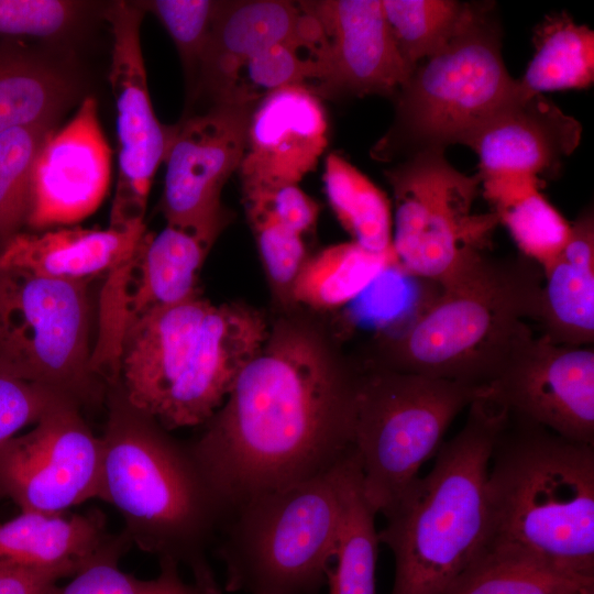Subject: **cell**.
Instances as JSON below:
<instances>
[{"label":"cell","instance_id":"15","mask_svg":"<svg viewBox=\"0 0 594 594\" xmlns=\"http://www.w3.org/2000/svg\"><path fill=\"white\" fill-rule=\"evenodd\" d=\"M212 305L197 296L132 319L119 333L123 395L165 430L178 428L196 344Z\"/></svg>","mask_w":594,"mask_h":594},{"label":"cell","instance_id":"41","mask_svg":"<svg viewBox=\"0 0 594 594\" xmlns=\"http://www.w3.org/2000/svg\"><path fill=\"white\" fill-rule=\"evenodd\" d=\"M59 579L52 572L0 563V594H47Z\"/></svg>","mask_w":594,"mask_h":594},{"label":"cell","instance_id":"30","mask_svg":"<svg viewBox=\"0 0 594 594\" xmlns=\"http://www.w3.org/2000/svg\"><path fill=\"white\" fill-rule=\"evenodd\" d=\"M395 263L393 253H372L353 241L329 245L307 257L290 297L314 309H334L363 293Z\"/></svg>","mask_w":594,"mask_h":594},{"label":"cell","instance_id":"40","mask_svg":"<svg viewBox=\"0 0 594 594\" xmlns=\"http://www.w3.org/2000/svg\"><path fill=\"white\" fill-rule=\"evenodd\" d=\"M245 211L264 213L302 237L319 216V205L298 185H285L243 193Z\"/></svg>","mask_w":594,"mask_h":594},{"label":"cell","instance_id":"14","mask_svg":"<svg viewBox=\"0 0 594 594\" xmlns=\"http://www.w3.org/2000/svg\"><path fill=\"white\" fill-rule=\"evenodd\" d=\"M483 396L509 414L594 446V350L531 332L507 355Z\"/></svg>","mask_w":594,"mask_h":594},{"label":"cell","instance_id":"10","mask_svg":"<svg viewBox=\"0 0 594 594\" xmlns=\"http://www.w3.org/2000/svg\"><path fill=\"white\" fill-rule=\"evenodd\" d=\"M394 198L392 251L409 275L441 285L486 253L494 212L474 213L481 176L454 168L444 152H422L385 169Z\"/></svg>","mask_w":594,"mask_h":594},{"label":"cell","instance_id":"19","mask_svg":"<svg viewBox=\"0 0 594 594\" xmlns=\"http://www.w3.org/2000/svg\"><path fill=\"white\" fill-rule=\"evenodd\" d=\"M519 86V85H518ZM582 125L541 94L520 87L468 140L481 179L529 176L544 183L579 146Z\"/></svg>","mask_w":594,"mask_h":594},{"label":"cell","instance_id":"26","mask_svg":"<svg viewBox=\"0 0 594 594\" xmlns=\"http://www.w3.org/2000/svg\"><path fill=\"white\" fill-rule=\"evenodd\" d=\"M543 186V182L529 176L481 182L498 224L507 229L519 254L541 271L558 256L571 234V222L541 194Z\"/></svg>","mask_w":594,"mask_h":594},{"label":"cell","instance_id":"9","mask_svg":"<svg viewBox=\"0 0 594 594\" xmlns=\"http://www.w3.org/2000/svg\"><path fill=\"white\" fill-rule=\"evenodd\" d=\"M88 282L0 266V372L48 387L78 406L100 387L90 360Z\"/></svg>","mask_w":594,"mask_h":594},{"label":"cell","instance_id":"25","mask_svg":"<svg viewBox=\"0 0 594 594\" xmlns=\"http://www.w3.org/2000/svg\"><path fill=\"white\" fill-rule=\"evenodd\" d=\"M77 95L74 75L53 59L0 42V133L54 123Z\"/></svg>","mask_w":594,"mask_h":594},{"label":"cell","instance_id":"27","mask_svg":"<svg viewBox=\"0 0 594 594\" xmlns=\"http://www.w3.org/2000/svg\"><path fill=\"white\" fill-rule=\"evenodd\" d=\"M341 519L331 565L328 594H377L378 531L376 513L366 501L361 468L352 450L340 463Z\"/></svg>","mask_w":594,"mask_h":594},{"label":"cell","instance_id":"6","mask_svg":"<svg viewBox=\"0 0 594 594\" xmlns=\"http://www.w3.org/2000/svg\"><path fill=\"white\" fill-rule=\"evenodd\" d=\"M341 461L232 509L217 550L228 593L319 594L341 519Z\"/></svg>","mask_w":594,"mask_h":594},{"label":"cell","instance_id":"38","mask_svg":"<svg viewBox=\"0 0 594 594\" xmlns=\"http://www.w3.org/2000/svg\"><path fill=\"white\" fill-rule=\"evenodd\" d=\"M246 215L272 285L290 296L295 277L307 258L302 237L264 213L246 210Z\"/></svg>","mask_w":594,"mask_h":594},{"label":"cell","instance_id":"2","mask_svg":"<svg viewBox=\"0 0 594 594\" xmlns=\"http://www.w3.org/2000/svg\"><path fill=\"white\" fill-rule=\"evenodd\" d=\"M481 551L594 581V446L508 413L490 459Z\"/></svg>","mask_w":594,"mask_h":594},{"label":"cell","instance_id":"23","mask_svg":"<svg viewBox=\"0 0 594 594\" xmlns=\"http://www.w3.org/2000/svg\"><path fill=\"white\" fill-rule=\"evenodd\" d=\"M536 320L541 336L565 345L594 341V216L587 208L571 223L558 256L542 270Z\"/></svg>","mask_w":594,"mask_h":594},{"label":"cell","instance_id":"43","mask_svg":"<svg viewBox=\"0 0 594 594\" xmlns=\"http://www.w3.org/2000/svg\"><path fill=\"white\" fill-rule=\"evenodd\" d=\"M581 594H594V585L586 587Z\"/></svg>","mask_w":594,"mask_h":594},{"label":"cell","instance_id":"31","mask_svg":"<svg viewBox=\"0 0 594 594\" xmlns=\"http://www.w3.org/2000/svg\"><path fill=\"white\" fill-rule=\"evenodd\" d=\"M322 179L328 202L351 241L372 253H393V211L386 194L337 153L326 157Z\"/></svg>","mask_w":594,"mask_h":594},{"label":"cell","instance_id":"37","mask_svg":"<svg viewBox=\"0 0 594 594\" xmlns=\"http://www.w3.org/2000/svg\"><path fill=\"white\" fill-rule=\"evenodd\" d=\"M119 560L96 562L80 571L64 586L56 584L47 594H176L184 582L178 565L160 562L161 573L153 580H141L119 569Z\"/></svg>","mask_w":594,"mask_h":594},{"label":"cell","instance_id":"36","mask_svg":"<svg viewBox=\"0 0 594 594\" xmlns=\"http://www.w3.org/2000/svg\"><path fill=\"white\" fill-rule=\"evenodd\" d=\"M90 4L73 0H0V35L59 38L84 20Z\"/></svg>","mask_w":594,"mask_h":594},{"label":"cell","instance_id":"12","mask_svg":"<svg viewBox=\"0 0 594 594\" xmlns=\"http://www.w3.org/2000/svg\"><path fill=\"white\" fill-rule=\"evenodd\" d=\"M112 35L109 80L116 105L118 180L110 227L144 223L154 175L164 162L172 127L152 107L140 29L144 11L136 1H114L102 12Z\"/></svg>","mask_w":594,"mask_h":594},{"label":"cell","instance_id":"34","mask_svg":"<svg viewBox=\"0 0 594 594\" xmlns=\"http://www.w3.org/2000/svg\"><path fill=\"white\" fill-rule=\"evenodd\" d=\"M54 123L10 129L0 133V242L19 233L26 222L33 168Z\"/></svg>","mask_w":594,"mask_h":594},{"label":"cell","instance_id":"4","mask_svg":"<svg viewBox=\"0 0 594 594\" xmlns=\"http://www.w3.org/2000/svg\"><path fill=\"white\" fill-rule=\"evenodd\" d=\"M507 417L505 407L476 398L431 471L382 514L386 525L378 540L395 565L391 594H443L480 552L491 453Z\"/></svg>","mask_w":594,"mask_h":594},{"label":"cell","instance_id":"7","mask_svg":"<svg viewBox=\"0 0 594 594\" xmlns=\"http://www.w3.org/2000/svg\"><path fill=\"white\" fill-rule=\"evenodd\" d=\"M502 55L493 6L479 4L470 21L439 52L415 66L395 96V117L371 156L399 162L465 145L471 135L516 96Z\"/></svg>","mask_w":594,"mask_h":594},{"label":"cell","instance_id":"17","mask_svg":"<svg viewBox=\"0 0 594 594\" xmlns=\"http://www.w3.org/2000/svg\"><path fill=\"white\" fill-rule=\"evenodd\" d=\"M299 3L318 20L328 43L326 75L315 95L395 98L413 69L398 52L382 0Z\"/></svg>","mask_w":594,"mask_h":594},{"label":"cell","instance_id":"28","mask_svg":"<svg viewBox=\"0 0 594 594\" xmlns=\"http://www.w3.org/2000/svg\"><path fill=\"white\" fill-rule=\"evenodd\" d=\"M304 10L309 14V21L302 32L249 59L239 69L221 102L256 105L268 94L292 86L315 91L326 75L328 43L318 20Z\"/></svg>","mask_w":594,"mask_h":594},{"label":"cell","instance_id":"20","mask_svg":"<svg viewBox=\"0 0 594 594\" xmlns=\"http://www.w3.org/2000/svg\"><path fill=\"white\" fill-rule=\"evenodd\" d=\"M129 544L124 532L108 534L99 512L70 516L22 512L0 524V563L47 571L62 579L99 561L119 560Z\"/></svg>","mask_w":594,"mask_h":594},{"label":"cell","instance_id":"5","mask_svg":"<svg viewBox=\"0 0 594 594\" xmlns=\"http://www.w3.org/2000/svg\"><path fill=\"white\" fill-rule=\"evenodd\" d=\"M543 280L522 255L482 254L440 285V295L397 338L378 367L484 386L532 331Z\"/></svg>","mask_w":594,"mask_h":594},{"label":"cell","instance_id":"21","mask_svg":"<svg viewBox=\"0 0 594 594\" xmlns=\"http://www.w3.org/2000/svg\"><path fill=\"white\" fill-rule=\"evenodd\" d=\"M309 20L299 2L221 1L200 63L194 96L227 97L239 69L262 51L298 36Z\"/></svg>","mask_w":594,"mask_h":594},{"label":"cell","instance_id":"11","mask_svg":"<svg viewBox=\"0 0 594 594\" xmlns=\"http://www.w3.org/2000/svg\"><path fill=\"white\" fill-rule=\"evenodd\" d=\"M102 441L65 398L23 436L0 444V495L22 512L59 514L100 498Z\"/></svg>","mask_w":594,"mask_h":594},{"label":"cell","instance_id":"13","mask_svg":"<svg viewBox=\"0 0 594 594\" xmlns=\"http://www.w3.org/2000/svg\"><path fill=\"white\" fill-rule=\"evenodd\" d=\"M255 105L220 102L172 127L162 209L167 224L216 240L226 224L221 191L239 170Z\"/></svg>","mask_w":594,"mask_h":594},{"label":"cell","instance_id":"39","mask_svg":"<svg viewBox=\"0 0 594 594\" xmlns=\"http://www.w3.org/2000/svg\"><path fill=\"white\" fill-rule=\"evenodd\" d=\"M65 398L48 387L0 372V444L25 426L36 424Z\"/></svg>","mask_w":594,"mask_h":594},{"label":"cell","instance_id":"18","mask_svg":"<svg viewBox=\"0 0 594 594\" xmlns=\"http://www.w3.org/2000/svg\"><path fill=\"white\" fill-rule=\"evenodd\" d=\"M328 145L320 98L302 86L275 90L254 107L239 167L243 193L298 185Z\"/></svg>","mask_w":594,"mask_h":594},{"label":"cell","instance_id":"35","mask_svg":"<svg viewBox=\"0 0 594 594\" xmlns=\"http://www.w3.org/2000/svg\"><path fill=\"white\" fill-rule=\"evenodd\" d=\"M221 1L150 0L136 1L162 23L179 54L194 94L201 59Z\"/></svg>","mask_w":594,"mask_h":594},{"label":"cell","instance_id":"24","mask_svg":"<svg viewBox=\"0 0 594 594\" xmlns=\"http://www.w3.org/2000/svg\"><path fill=\"white\" fill-rule=\"evenodd\" d=\"M215 241L167 223L158 233L146 232L123 268L133 287L124 298L118 334L132 319L199 296V272Z\"/></svg>","mask_w":594,"mask_h":594},{"label":"cell","instance_id":"8","mask_svg":"<svg viewBox=\"0 0 594 594\" xmlns=\"http://www.w3.org/2000/svg\"><path fill=\"white\" fill-rule=\"evenodd\" d=\"M484 386L375 367L360 374L353 420L363 493L383 514L435 457L454 418Z\"/></svg>","mask_w":594,"mask_h":594},{"label":"cell","instance_id":"16","mask_svg":"<svg viewBox=\"0 0 594 594\" xmlns=\"http://www.w3.org/2000/svg\"><path fill=\"white\" fill-rule=\"evenodd\" d=\"M111 176V151L86 97L62 129L47 134L36 157L26 223L41 230L72 224L91 215L105 198Z\"/></svg>","mask_w":594,"mask_h":594},{"label":"cell","instance_id":"3","mask_svg":"<svg viewBox=\"0 0 594 594\" xmlns=\"http://www.w3.org/2000/svg\"><path fill=\"white\" fill-rule=\"evenodd\" d=\"M102 441L100 498L125 521L131 543L184 565L204 594H222L207 550L231 508L190 447L134 409L122 389L112 399Z\"/></svg>","mask_w":594,"mask_h":594},{"label":"cell","instance_id":"22","mask_svg":"<svg viewBox=\"0 0 594 594\" xmlns=\"http://www.w3.org/2000/svg\"><path fill=\"white\" fill-rule=\"evenodd\" d=\"M145 223L103 230L62 228L16 233L2 244L0 266L72 282L120 271L133 258Z\"/></svg>","mask_w":594,"mask_h":594},{"label":"cell","instance_id":"33","mask_svg":"<svg viewBox=\"0 0 594 594\" xmlns=\"http://www.w3.org/2000/svg\"><path fill=\"white\" fill-rule=\"evenodd\" d=\"M476 6L457 0H382L395 44L411 69L442 50L470 21Z\"/></svg>","mask_w":594,"mask_h":594},{"label":"cell","instance_id":"1","mask_svg":"<svg viewBox=\"0 0 594 594\" xmlns=\"http://www.w3.org/2000/svg\"><path fill=\"white\" fill-rule=\"evenodd\" d=\"M359 377L305 331L268 334L190 447L231 512L330 471L351 451Z\"/></svg>","mask_w":594,"mask_h":594},{"label":"cell","instance_id":"32","mask_svg":"<svg viewBox=\"0 0 594 594\" xmlns=\"http://www.w3.org/2000/svg\"><path fill=\"white\" fill-rule=\"evenodd\" d=\"M594 581L556 571L536 560L481 551L443 594H581Z\"/></svg>","mask_w":594,"mask_h":594},{"label":"cell","instance_id":"42","mask_svg":"<svg viewBox=\"0 0 594 594\" xmlns=\"http://www.w3.org/2000/svg\"><path fill=\"white\" fill-rule=\"evenodd\" d=\"M176 594H204L195 584L188 583L182 591Z\"/></svg>","mask_w":594,"mask_h":594},{"label":"cell","instance_id":"29","mask_svg":"<svg viewBox=\"0 0 594 594\" xmlns=\"http://www.w3.org/2000/svg\"><path fill=\"white\" fill-rule=\"evenodd\" d=\"M535 52L518 85L524 92L583 89L594 80V32L566 12H554L537 24Z\"/></svg>","mask_w":594,"mask_h":594}]
</instances>
